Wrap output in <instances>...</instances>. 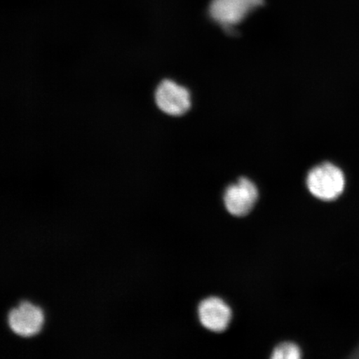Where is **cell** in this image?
Returning a JSON list of instances; mask_svg holds the SVG:
<instances>
[{"mask_svg":"<svg viewBox=\"0 0 359 359\" xmlns=\"http://www.w3.org/2000/svg\"><path fill=\"white\" fill-rule=\"evenodd\" d=\"M307 187L318 199L325 201L336 200L344 191V174L333 163H322L309 172Z\"/></svg>","mask_w":359,"mask_h":359,"instance_id":"cell-1","label":"cell"},{"mask_svg":"<svg viewBox=\"0 0 359 359\" xmlns=\"http://www.w3.org/2000/svg\"><path fill=\"white\" fill-rule=\"evenodd\" d=\"M154 100L157 109L172 116L186 114L191 107L188 89L170 79H164L157 85Z\"/></svg>","mask_w":359,"mask_h":359,"instance_id":"cell-2","label":"cell"},{"mask_svg":"<svg viewBox=\"0 0 359 359\" xmlns=\"http://www.w3.org/2000/svg\"><path fill=\"white\" fill-rule=\"evenodd\" d=\"M263 0H213L210 15L218 24L230 29L262 6Z\"/></svg>","mask_w":359,"mask_h":359,"instance_id":"cell-3","label":"cell"},{"mask_svg":"<svg viewBox=\"0 0 359 359\" xmlns=\"http://www.w3.org/2000/svg\"><path fill=\"white\" fill-rule=\"evenodd\" d=\"M259 198V191L250 180L242 177L226 188L224 203L228 212L234 217H242L253 210Z\"/></svg>","mask_w":359,"mask_h":359,"instance_id":"cell-4","label":"cell"},{"mask_svg":"<svg viewBox=\"0 0 359 359\" xmlns=\"http://www.w3.org/2000/svg\"><path fill=\"white\" fill-rule=\"evenodd\" d=\"M44 321L42 309L29 302H22L8 316V324L13 333L31 337L41 330Z\"/></svg>","mask_w":359,"mask_h":359,"instance_id":"cell-5","label":"cell"},{"mask_svg":"<svg viewBox=\"0 0 359 359\" xmlns=\"http://www.w3.org/2000/svg\"><path fill=\"white\" fill-rule=\"evenodd\" d=\"M201 324L205 329L215 333L226 330L232 318V311L229 305L217 297L206 298L198 308Z\"/></svg>","mask_w":359,"mask_h":359,"instance_id":"cell-6","label":"cell"},{"mask_svg":"<svg viewBox=\"0 0 359 359\" xmlns=\"http://www.w3.org/2000/svg\"><path fill=\"white\" fill-rule=\"evenodd\" d=\"M273 359H299L302 358V350L293 343H283L273 350Z\"/></svg>","mask_w":359,"mask_h":359,"instance_id":"cell-7","label":"cell"}]
</instances>
